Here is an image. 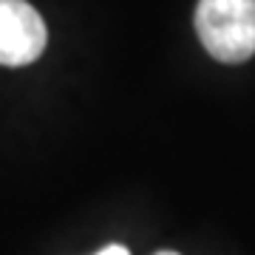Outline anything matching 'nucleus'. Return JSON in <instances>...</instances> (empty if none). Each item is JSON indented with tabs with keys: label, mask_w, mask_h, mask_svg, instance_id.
Here are the masks:
<instances>
[{
	"label": "nucleus",
	"mask_w": 255,
	"mask_h": 255,
	"mask_svg": "<svg viewBox=\"0 0 255 255\" xmlns=\"http://www.w3.org/2000/svg\"><path fill=\"white\" fill-rule=\"evenodd\" d=\"M196 34L221 63H244L255 54V0H199Z\"/></svg>",
	"instance_id": "nucleus-1"
},
{
	"label": "nucleus",
	"mask_w": 255,
	"mask_h": 255,
	"mask_svg": "<svg viewBox=\"0 0 255 255\" xmlns=\"http://www.w3.org/2000/svg\"><path fill=\"white\" fill-rule=\"evenodd\" d=\"M46 23L26 0H0V65H28L43 54Z\"/></svg>",
	"instance_id": "nucleus-2"
},
{
	"label": "nucleus",
	"mask_w": 255,
	"mask_h": 255,
	"mask_svg": "<svg viewBox=\"0 0 255 255\" xmlns=\"http://www.w3.org/2000/svg\"><path fill=\"white\" fill-rule=\"evenodd\" d=\"M97 255H130L125 250V247H119V244H111V247H105V250H100Z\"/></svg>",
	"instance_id": "nucleus-3"
},
{
	"label": "nucleus",
	"mask_w": 255,
	"mask_h": 255,
	"mask_svg": "<svg viewBox=\"0 0 255 255\" xmlns=\"http://www.w3.org/2000/svg\"><path fill=\"white\" fill-rule=\"evenodd\" d=\"M156 255H179V253H170V250H167V253H156Z\"/></svg>",
	"instance_id": "nucleus-4"
}]
</instances>
